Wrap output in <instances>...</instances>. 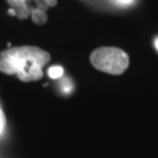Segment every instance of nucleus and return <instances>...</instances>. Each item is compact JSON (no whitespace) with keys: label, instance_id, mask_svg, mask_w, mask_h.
Masks as SVG:
<instances>
[{"label":"nucleus","instance_id":"obj_1","mask_svg":"<svg viewBox=\"0 0 158 158\" xmlns=\"http://www.w3.org/2000/svg\"><path fill=\"white\" fill-rule=\"evenodd\" d=\"M49 60V53L39 47H13L0 52V72L17 75L23 82H33L42 77L44 67Z\"/></svg>","mask_w":158,"mask_h":158},{"label":"nucleus","instance_id":"obj_2","mask_svg":"<svg viewBox=\"0 0 158 158\" xmlns=\"http://www.w3.org/2000/svg\"><path fill=\"white\" fill-rule=\"evenodd\" d=\"M90 62L97 70L119 75L129 67V56L121 48L102 47L91 53Z\"/></svg>","mask_w":158,"mask_h":158},{"label":"nucleus","instance_id":"obj_3","mask_svg":"<svg viewBox=\"0 0 158 158\" xmlns=\"http://www.w3.org/2000/svg\"><path fill=\"white\" fill-rule=\"evenodd\" d=\"M11 8L14 11L15 17L21 20H25L32 14L34 8L31 4H34L35 8L45 11L49 7L56 6L57 0H6Z\"/></svg>","mask_w":158,"mask_h":158},{"label":"nucleus","instance_id":"obj_4","mask_svg":"<svg viewBox=\"0 0 158 158\" xmlns=\"http://www.w3.org/2000/svg\"><path fill=\"white\" fill-rule=\"evenodd\" d=\"M31 17H32V20L36 25H44L47 21V13L42 10H39V8L34 10L31 14Z\"/></svg>","mask_w":158,"mask_h":158},{"label":"nucleus","instance_id":"obj_5","mask_svg":"<svg viewBox=\"0 0 158 158\" xmlns=\"http://www.w3.org/2000/svg\"><path fill=\"white\" fill-rule=\"evenodd\" d=\"M63 74V68L60 67V66H54V67H51L49 70H48V75L53 77V79H59L60 76H62Z\"/></svg>","mask_w":158,"mask_h":158},{"label":"nucleus","instance_id":"obj_6","mask_svg":"<svg viewBox=\"0 0 158 158\" xmlns=\"http://www.w3.org/2000/svg\"><path fill=\"white\" fill-rule=\"evenodd\" d=\"M5 123H6V119H5V115L2 113V110L0 109V135L2 134V131L5 129Z\"/></svg>","mask_w":158,"mask_h":158},{"label":"nucleus","instance_id":"obj_7","mask_svg":"<svg viewBox=\"0 0 158 158\" xmlns=\"http://www.w3.org/2000/svg\"><path fill=\"white\" fill-rule=\"evenodd\" d=\"M117 1L122 5H128V4H131L134 0H117Z\"/></svg>","mask_w":158,"mask_h":158},{"label":"nucleus","instance_id":"obj_8","mask_svg":"<svg viewBox=\"0 0 158 158\" xmlns=\"http://www.w3.org/2000/svg\"><path fill=\"white\" fill-rule=\"evenodd\" d=\"M155 47H156V49L158 51V36L155 39Z\"/></svg>","mask_w":158,"mask_h":158}]
</instances>
